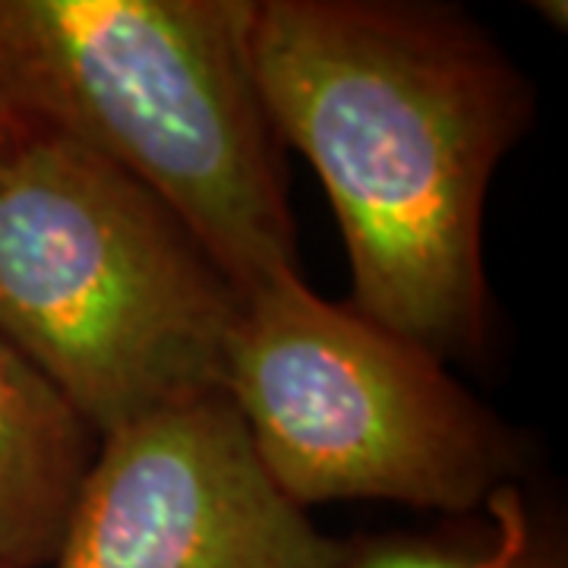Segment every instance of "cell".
<instances>
[{"instance_id": "9", "label": "cell", "mask_w": 568, "mask_h": 568, "mask_svg": "<svg viewBox=\"0 0 568 568\" xmlns=\"http://www.w3.org/2000/svg\"><path fill=\"white\" fill-rule=\"evenodd\" d=\"M0 140H3V126H0Z\"/></svg>"}, {"instance_id": "10", "label": "cell", "mask_w": 568, "mask_h": 568, "mask_svg": "<svg viewBox=\"0 0 568 568\" xmlns=\"http://www.w3.org/2000/svg\"><path fill=\"white\" fill-rule=\"evenodd\" d=\"M0 568H3V566H0Z\"/></svg>"}, {"instance_id": "5", "label": "cell", "mask_w": 568, "mask_h": 568, "mask_svg": "<svg viewBox=\"0 0 568 568\" xmlns=\"http://www.w3.org/2000/svg\"><path fill=\"white\" fill-rule=\"evenodd\" d=\"M48 568H345V540L284 496L209 392L104 433Z\"/></svg>"}, {"instance_id": "4", "label": "cell", "mask_w": 568, "mask_h": 568, "mask_svg": "<svg viewBox=\"0 0 568 568\" xmlns=\"http://www.w3.org/2000/svg\"><path fill=\"white\" fill-rule=\"evenodd\" d=\"M222 392L297 506L467 515L525 470L518 433L420 345L328 304L301 272L241 294Z\"/></svg>"}, {"instance_id": "6", "label": "cell", "mask_w": 568, "mask_h": 568, "mask_svg": "<svg viewBox=\"0 0 568 568\" xmlns=\"http://www.w3.org/2000/svg\"><path fill=\"white\" fill-rule=\"evenodd\" d=\"M95 452L99 433L0 332V566H51Z\"/></svg>"}, {"instance_id": "3", "label": "cell", "mask_w": 568, "mask_h": 568, "mask_svg": "<svg viewBox=\"0 0 568 568\" xmlns=\"http://www.w3.org/2000/svg\"><path fill=\"white\" fill-rule=\"evenodd\" d=\"M241 291L193 231L80 145L3 130L0 332L102 439L222 392Z\"/></svg>"}, {"instance_id": "2", "label": "cell", "mask_w": 568, "mask_h": 568, "mask_svg": "<svg viewBox=\"0 0 568 568\" xmlns=\"http://www.w3.org/2000/svg\"><path fill=\"white\" fill-rule=\"evenodd\" d=\"M256 0H0V126L159 196L244 294L297 265L284 145L250 61Z\"/></svg>"}, {"instance_id": "8", "label": "cell", "mask_w": 568, "mask_h": 568, "mask_svg": "<svg viewBox=\"0 0 568 568\" xmlns=\"http://www.w3.org/2000/svg\"><path fill=\"white\" fill-rule=\"evenodd\" d=\"M530 7H534V10H547L544 17H547L552 26H556V13H559V17L566 20V3H530Z\"/></svg>"}, {"instance_id": "7", "label": "cell", "mask_w": 568, "mask_h": 568, "mask_svg": "<svg viewBox=\"0 0 568 568\" xmlns=\"http://www.w3.org/2000/svg\"><path fill=\"white\" fill-rule=\"evenodd\" d=\"M345 568H568V549L556 518L515 480L433 528L351 537Z\"/></svg>"}, {"instance_id": "1", "label": "cell", "mask_w": 568, "mask_h": 568, "mask_svg": "<svg viewBox=\"0 0 568 568\" xmlns=\"http://www.w3.org/2000/svg\"><path fill=\"white\" fill-rule=\"evenodd\" d=\"M250 61L335 209L347 306L443 364L484 357V205L534 121L506 48L452 3L256 0Z\"/></svg>"}]
</instances>
